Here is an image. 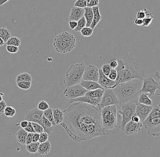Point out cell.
<instances>
[{"mask_svg":"<svg viewBox=\"0 0 160 157\" xmlns=\"http://www.w3.org/2000/svg\"><path fill=\"white\" fill-rule=\"evenodd\" d=\"M101 109L85 103H73L63 110L68 126L63 123L60 125L71 138L77 142L108 135V131L102 124Z\"/></svg>","mask_w":160,"mask_h":157,"instance_id":"obj_1","label":"cell"},{"mask_svg":"<svg viewBox=\"0 0 160 157\" xmlns=\"http://www.w3.org/2000/svg\"><path fill=\"white\" fill-rule=\"evenodd\" d=\"M130 49L127 46H115L110 50L104 59V63L109 64L111 69L116 70L117 78L113 89L118 84L133 79L142 80L145 72L130 55Z\"/></svg>","mask_w":160,"mask_h":157,"instance_id":"obj_2","label":"cell"},{"mask_svg":"<svg viewBox=\"0 0 160 157\" xmlns=\"http://www.w3.org/2000/svg\"><path fill=\"white\" fill-rule=\"evenodd\" d=\"M142 80L133 79L120 83L113 89L119 103H126L131 101L137 102L142 87Z\"/></svg>","mask_w":160,"mask_h":157,"instance_id":"obj_3","label":"cell"},{"mask_svg":"<svg viewBox=\"0 0 160 157\" xmlns=\"http://www.w3.org/2000/svg\"><path fill=\"white\" fill-rule=\"evenodd\" d=\"M142 125L149 135L159 137L160 135V106H153L147 118L142 122Z\"/></svg>","mask_w":160,"mask_h":157,"instance_id":"obj_4","label":"cell"},{"mask_svg":"<svg viewBox=\"0 0 160 157\" xmlns=\"http://www.w3.org/2000/svg\"><path fill=\"white\" fill-rule=\"evenodd\" d=\"M86 65L83 62L72 64L67 70L63 83L66 87L80 84L82 80V76Z\"/></svg>","mask_w":160,"mask_h":157,"instance_id":"obj_5","label":"cell"},{"mask_svg":"<svg viewBox=\"0 0 160 157\" xmlns=\"http://www.w3.org/2000/svg\"><path fill=\"white\" fill-rule=\"evenodd\" d=\"M117 105H110L102 108V124L106 130H111L117 127Z\"/></svg>","mask_w":160,"mask_h":157,"instance_id":"obj_6","label":"cell"},{"mask_svg":"<svg viewBox=\"0 0 160 157\" xmlns=\"http://www.w3.org/2000/svg\"><path fill=\"white\" fill-rule=\"evenodd\" d=\"M136 101H131L126 103H119L120 109L118 112L121 120L120 129L124 131L125 125L131 121L132 117L135 114Z\"/></svg>","mask_w":160,"mask_h":157,"instance_id":"obj_7","label":"cell"},{"mask_svg":"<svg viewBox=\"0 0 160 157\" xmlns=\"http://www.w3.org/2000/svg\"><path fill=\"white\" fill-rule=\"evenodd\" d=\"M159 89V83L154 79L153 74H150L142 79V87L140 92L147 93L151 97L154 96L156 91Z\"/></svg>","mask_w":160,"mask_h":157,"instance_id":"obj_8","label":"cell"},{"mask_svg":"<svg viewBox=\"0 0 160 157\" xmlns=\"http://www.w3.org/2000/svg\"><path fill=\"white\" fill-rule=\"evenodd\" d=\"M119 103V101L113 91V89H105L101 100L97 108L102 109L103 108L118 104Z\"/></svg>","mask_w":160,"mask_h":157,"instance_id":"obj_9","label":"cell"},{"mask_svg":"<svg viewBox=\"0 0 160 157\" xmlns=\"http://www.w3.org/2000/svg\"><path fill=\"white\" fill-rule=\"evenodd\" d=\"M87 91H88L82 87L80 84H78L66 87L64 91L63 94L69 100L73 99L84 96Z\"/></svg>","mask_w":160,"mask_h":157,"instance_id":"obj_10","label":"cell"},{"mask_svg":"<svg viewBox=\"0 0 160 157\" xmlns=\"http://www.w3.org/2000/svg\"><path fill=\"white\" fill-rule=\"evenodd\" d=\"M99 69L93 65H89L85 67L82 80L97 82L99 78Z\"/></svg>","mask_w":160,"mask_h":157,"instance_id":"obj_11","label":"cell"},{"mask_svg":"<svg viewBox=\"0 0 160 157\" xmlns=\"http://www.w3.org/2000/svg\"><path fill=\"white\" fill-rule=\"evenodd\" d=\"M43 112L37 108L27 111L25 114V120L28 122H34L40 125L43 116Z\"/></svg>","mask_w":160,"mask_h":157,"instance_id":"obj_12","label":"cell"},{"mask_svg":"<svg viewBox=\"0 0 160 157\" xmlns=\"http://www.w3.org/2000/svg\"><path fill=\"white\" fill-rule=\"evenodd\" d=\"M153 106L145 105L136 102L135 114L140 118L141 122L142 123L150 114L153 108Z\"/></svg>","mask_w":160,"mask_h":157,"instance_id":"obj_13","label":"cell"},{"mask_svg":"<svg viewBox=\"0 0 160 157\" xmlns=\"http://www.w3.org/2000/svg\"><path fill=\"white\" fill-rule=\"evenodd\" d=\"M53 47L55 50L59 53L66 54L72 51L74 48L67 44L63 42L55 36L53 42Z\"/></svg>","mask_w":160,"mask_h":157,"instance_id":"obj_14","label":"cell"},{"mask_svg":"<svg viewBox=\"0 0 160 157\" xmlns=\"http://www.w3.org/2000/svg\"><path fill=\"white\" fill-rule=\"evenodd\" d=\"M142 127L141 122L135 123L131 121L125 125L123 131L128 136L134 135L139 133Z\"/></svg>","mask_w":160,"mask_h":157,"instance_id":"obj_15","label":"cell"},{"mask_svg":"<svg viewBox=\"0 0 160 157\" xmlns=\"http://www.w3.org/2000/svg\"><path fill=\"white\" fill-rule=\"evenodd\" d=\"M99 78L97 82L104 89H112L115 85V81L110 80L102 72L101 69H99Z\"/></svg>","mask_w":160,"mask_h":157,"instance_id":"obj_16","label":"cell"},{"mask_svg":"<svg viewBox=\"0 0 160 157\" xmlns=\"http://www.w3.org/2000/svg\"><path fill=\"white\" fill-rule=\"evenodd\" d=\"M58 38L65 43L75 48L76 45V39L72 34L68 32H64L56 36Z\"/></svg>","mask_w":160,"mask_h":157,"instance_id":"obj_17","label":"cell"},{"mask_svg":"<svg viewBox=\"0 0 160 157\" xmlns=\"http://www.w3.org/2000/svg\"><path fill=\"white\" fill-rule=\"evenodd\" d=\"M84 9L74 6L71 10L70 14L69 16V21L77 22L84 16Z\"/></svg>","mask_w":160,"mask_h":157,"instance_id":"obj_18","label":"cell"},{"mask_svg":"<svg viewBox=\"0 0 160 157\" xmlns=\"http://www.w3.org/2000/svg\"><path fill=\"white\" fill-rule=\"evenodd\" d=\"M80 84L87 91H94L98 89H103L97 82L95 81L82 80Z\"/></svg>","mask_w":160,"mask_h":157,"instance_id":"obj_19","label":"cell"},{"mask_svg":"<svg viewBox=\"0 0 160 157\" xmlns=\"http://www.w3.org/2000/svg\"><path fill=\"white\" fill-rule=\"evenodd\" d=\"M93 22L91 23L90 28L93 30L96 28L97 25L98 24L100 21L102 20V16L100 12L99 8L98 6L93 7Z\"/></svg>","mask_w":160,"mask_h":157,"instance_id":"obj_20","label":"cell"},{"mask_svg":"<svg viewBox=\"0 0 160 157\" xmlns=\"http://www.w3.org/2000/svg\"><path fill=\"white\" fill-rule=\"evenodd\" d=\"M51 144L49 141L40 143L37 153L41 155H45L51 151Z\"/></svg>","mask_w":160,"mask_h":157,"instance_id":"obj_21","label":"cell"},{"mask_svg":"<svg viewBox=\"0 0 160 157\" xmlns=\"http://www.w3.org/2000/svg\"><path fill=\"white\" fill-rule=\"evenodd\" d=\"M53 120L57 125H60L64 119V114L63 110L59 108L52 109Z\"/></svg>","mask_w":160,"mask_h":157,"instance_id":"obj_22","label":"cell"},{"mask_svg":"<svg viewBox=\"0 0 160 157\" xmlns=\"http://www.w3.org/2000/svg\"><path fill=\"white\" fill-rule=\"evenodd\" d=\"M137 102L145 105L153 106V100L147 93H141L139 96Z\"/></svg>","mask_w":160,"mask_h":157,"instance_id":"obj_23","label":"cell"},{"mask_svg":"<svg viewBox=\"0 0 160 157\" xmlns=\"http://www.w3.org/2000/svg\"><path fill=\"white\" fill-rule=\"evenodd\" d=\"M40 125L43 127L45 132H46L49 135L51 134L53 130V126L51 122L46 119L43 115Z\"/></svg>","mask_w":160,"mask_h":157,"instance_id":"obj_24","label":"cell"},{"mask_svg":"<svg viewBox=\"0 0 160 157\" xmlns=\"http://www.w3.org/2000/svg\"><path fill=\"white\" fill-rule=\"evenodd\" d=\"M84 16L87 22L86 27H90L91 23L93 22V8L86 7L84 8Z\"/></svg>","mask_w":160,"mask_h":157,"instance_id":"obj_25","label":"cell"},{"mask_svg":"<svg viewBox=\"0 0 160 157\" xmlns=\"http://www.w3.org/2000/svg\"><path fill=\"white\" fill-rule=\"evenodd\" d=\"M28 134V133L24 129H20L16 134V140L21 144H26V139Z\"/></svg>","mask_w":160,"mask_h":157,"instance_id":"obj_26","label":"cell"},{"mask_svg":"<svg viewBox=\"0 0 160 157\" xmlns=\"http://www.w3.org/2000/svg\"><path fill=\"white\" fill-rule=\"evenodd\" d=\"M11 36V33L8 29L5 28H0V37L4 40L5 43H6Z\"/></svg>","mask_w":160,"mask_h":157,"instance_id":"obj_27","label":"cell"},{"mask_svg":"<svg viewBox=\"0 0 160 157\" xmlns=\"http://www.w3.org/2000/svg\"><path fill=\"white\" fill-rule=\"evenodd\" d=\"M15 81L16 82L19 81H28L32 82V77L29 73H22L16 76Z\"/></svg>","mask_w":160,"mask_h":157,"instance_id":"obj_28","label":"cell"},{"mask_svg":"<svg viewBox=\"0 0 160 157\" xmlns=\"http://www.w3.org/2000/svg\"><path fill=\"white\" fill-rule=\"evenodd\" d=\"M43 115L52 124L53 126L56 125V124L54 122L53 120V112H52V108H49L48 109H46L43 112Z\"/></svg>","mask_w":160,"mask_h":157,"instance_id":"obj_29","label":"cell"},{"mask_svg":"<svg viewBox=\"0 0 160 157\" xmlns=\"http://www.w3.org/2000/svg\"><path fill=\"white\" fill-rule=\"evenodd\" d=\"M40 143L39 142H32L26 146V150L31 154H35L37 153Z\"/></svg>","mask_w":160,"mask_h":157,"instance_id":"obj_30","label":"cell"},{"mask_svg":"<svg viewBox=\"0 0 160 157\" xmlns=\"http://www.w3.org/2000/svg\"><path fill=\"white\" fill-rule=\"evenodd\" d=\"M6 45H12L19 47L21 43V40L16 36H11L6 42Z\"/></svg>","mask_w":160,"mask_h":157,"instance_id":"obj_31","label":"cell"},{"mask_svg":"<svg viewBox=\"0 0 160 157\" xmlns=\"http://www.w3.org/2000/svg\"><path fill=\"white\" fill-rule=\"evenodd\" d=\"M77 22V27L75 29V32H80L81 29L84 28V27H86L87 22H86V19H85V17L84 16L82 18H80V20H78Z\"/></svg>","mask_w":160,"mask_h":157,"instance_id":"obj_32","label":"cell"},{"mask_svg":"<svg viewBox=\"0 0 160 157\" xmlns=\"http://www.w3.org/2000/svg\"><path fill=\"white\" fill-rule=\"evenodd\" d=\"M16 83V85L19 88L24 90H28L32 85V82L28 81H19Z\"/></svg>","mask_w":160,"mask_h":157,"instance_id":"obj_33","label":"cell"},{"mask_svg":"<svg viewBox=\"0 0 160 157\" xmlns=\"http://www.w3.org/2000/svg\"><path fill=\"white\" fill-rule=\"evenodd\" d=\"M80 32L83 36L89 37L93 34V30L90 27H85L80 30Z\"/></svg>","mask_w":160,"mask_h":157,"instance_id":"obj_34","label":"cell"},{"mask_svg":"<svg viewBox=\"0 0 160 157\" xmlns=\"http://www.w3.org/2000/svg\"><path fill=\"white\" fill-rule=\"evenodd\" d=\"M15 109L11 106H8L6 107L4 110V114L7 117H12L15 115Z\"/></svg>","mask_w":160,"mask_h":157,"instance_id":"obj_35","label":"cell"},{"mask_svg":"<svg viewBox=\"0 0 160 157\" xmlns=\"http://www.w3.org/2000/svg\"><path fill=\"white\" fill-rule=\"evenodd\" d=\"M50 107H49V105L48 103L45 101L42 100L38 104L37 108L39 109L40 110L44 111L46 110V109H48Z\"/></svg>","mask_w":160,"mask_h":157,"instance_id":"obj_36","label":"cell"},{"mask_svg":"<svg viewBox=\"0 0 160 157\" xmlns=\"http://www.w3.org/2000/svg\"><path fill=\"white\" fill-rule=\"evenodd\" d=\"M32 124L34 130L36 133L40 134L44 132V130L41 125L34 122H32Z\"/></svg>","mask_w":160,"mask_h":157,"instance_id":"obj_37","label":"cell"},{"mask_svg":"<svg viewBox=\"0 0 160 157\" xmlns=\"http://www.w3.org/2000/svg\"><path fill=\"white\" fill-rule=\"evenodd\" d=\"M101 69L104 74H105L106 76H108L111 69L108 64L104 63Z\"/></svg>","mask_w":160,"mask_h":157,"instance_id":"obj_38","label":"cell"},{"mask_svg":"<svg viewBox=\"0 0 160 157\" xmlns=\"http://www.w3.org/2000/svg\"><path fill=\"white\" fill-rule=\"evenodd\" d=\"M74 6L75 7L84 9V8L87 7V4L85 0H76Z\"/></svg>","mask_w":160,"mask_h":157,"instance_id":"obj_39","label":"cell"},{"mask_svg":"<svg viewBox=\"0 0 160 157\" xmlns=\"http://www.w3.org/2000/svg\"><path fill=\"white\" fill-rule=\"evenodd\" d=\"M153 19H154V16L153 15L150 16H146L144 19H143V27H147L150 26V24L153 22Z\"/></svg>","mask_w":160,"mask_h":157,"instance_id":"obj_40","label":"cell"},{"mask_svg":"<svg viewBox=\"0 0 160 157\" xmlns=\"http://www.w3.org/2000/svg\"><path fill=\"white\" fill-rule=\"evenodd\" d=\"M6 49L9 53H11V54H15V53H17L18 50H19L18 47L12 45H6Z\"/></svg>","mask_w":160,"mask_h":157,"instance_id":"obj_41","label":"cell"},{"mask_svg":"<svg viewBox=\"0 0 160 157\" xmlns=\"http://www.w3.org/2000/svg\"><path fill=\"white\" fill-rule=\"evenodd\" d=\"M48 137H49V135L46 132H44L41 133L40 134L38 142L40 143L45 142L48 140Z\"/></svg>","mask_w":160,"mask_h":157,"instance_id":"obj_42","label":"cell"},{"mask_svg":"<svg viewBox=\"0 0 160 157\" xmlns=\"http://www.w3.org/2000/svg\"><path fill=\"white\" fill-rule=\"evenodd\" d=\"M117 73L116 70L114 69H111L109 75H108L107 77L110 79V80H113V81H116V78H117Z\"/></svg>","mask_w":160,"mask_h":157,"instance_id":"obj_43","label":"cell"},{"mask_svg":"<svg viewBox=\"0 0 160 157\" xmlns=\"http://www.w3.org/2000/svg\"><path fill=\"white\" fill-rule=\"evenodd\" d=\"M6 103L4 100L0 102V116L4 114V110L6 107Z\"/></svg>","mask_w":160,"mask_h":157,"instance_id":"obj_44","label":"cell"},{"mask_svg":"<svg viewBox=\"0 0 160 157\" xmlns=\"http://www.w3.org/2000/svg\"><path fill=\"white\" fill-rule=\"evenodd\" d=\"M146 17V14L144 9L139 11L136 13V18L143 19Z\"/></svg>","mask_w":160,"mask_h":157,"instance_id":"obj_45","label":"cell"},{"mask_svg":"<svg viewBox=\"0 0 160 157\" xmlns=\"http://www.w3.org/2000/svg\"><path fill=\"white\" fill-rule=\"evenodd\" d=\"M24 129L28 133H35L31 122H28V126H27V127Z\"/></svg>","mask_w":160,"mask_h":157,"instance_id":"obj_46","label":"cell"},{"mask_svg":"<svg viewBox=\"0 0 160 157\" xmlns=\"http://www.w3.org/2000/svg\"><path fill=\"white\" fill-rule=\"evenodd\" d=\"M99 3V0H90L87 6L89 7H93L98 6Z\"/></svg>","mask_w":160,"mask_h":157,"instance_id":"obj_47","label":"cell"},{"mask_svg":"<svg viewBox=\"0 0 160 157\" xmlns=\"http://www.w3.org/2000/svg\"><path fill=\"white\" fill-rule=\"evenodd\" d=\"M33 133H28V136H27V139H26V145L30 144L32 142V136L33 135Z\"/></svg>","mask_w":160,"mask_h":157,"instance_id":"obj_48","label":"cell"},{"mask_svg":"<svg viewBox=\"0 0 160 157\" xmlns=\"http://www.w3.org/2000/svg\"><path fill=\"white\" fill-rule=\"evenodd\" d=\"M69 26L71 30H75L77 27V22L75 21H70L68 22Z\"/></svg>","mask_w":160,"mask_h":157,"instance_id":"obj_49","label":"cell"},{"mask_svg":"<svg viewBox=\"0 0 160 157\" xmlns=\"http://www.w3.org/2000/svg\"><path fill=\"white\" fill-rule=\"evenodd\" d=\"M134 23L136 26H142L143 27V19H139V18H136L135 19L134 21Z\"/></svg>","mask_w":160,"mask_h":157,"instance_id":"obj_50","label":"cell"},{"mask_svg":"<svg viewBox=\"0 0 160 157\" xmlns=\"http://www.w3.org/2000/svg\"><path fill=\"white\" fill-rule=\"evenodd\" d=\"M39 135L40 134L36 133H34L32 136V142H38L39 138Z\"/></svg>","mask_w":160,"mask_h":157,"instance_id":"obj_51","label":"cell"},{"mask_svg":"<svg viewBox=\"0 0 160 157\" xmlns=\"http://www.w3.org/2000/svg\"><path fill=\"white\" fill-rule=\"evenodd\" d=\"M131 121H132L135 122V123H139V122H141L140 118H139L138 116L136 115V114H134V115L132 117Z\"/></svg>","mask_w":160,"mask_h":157,"instance_id":"obj_52","label":"cell"},{"mask_svg":"<svg viewBox=\"0 0 160 157\" xmlns=\"http://www.w3.org/2000/svg\"><path fill=\"white\" fill-rule=\"evenodd\" d=\"M28 124V121L25 120V121H22V122H20V125L21 126V127H22V129H25V128L27 127Z\"/></svg>","mask_w":160,"mask_h":157,"instance_id":"obj_53","label":"cell"},{"mask_svg":"<svg viewBox=\"0 0 160 157\" xmlns=\"http://www.w3.org/2000/svg\"><path fill=\"white\" fill-rule=\"evenodd\" d=\"M9 0H0V6L6 3Z\"/></svg>","mask_w":160,"mask_h":157,"instance_id":"obj_54","label":"cell"},{"mask_svg":"<svg viewBox=\"0 0 160 157\" xmlns=\"http://www.w3.org/2000/svg\"><path fill=\"white\" fill-rule=\"evenodd\" d=\"M5 42L4 41V40L0 37V46H3V45H4Z\"/></svg>","mask_w":160,"mask_h":157,"instance_id":"obj_55","label":"cell"},{"mask_svg":"<svg viewBox=\"0 0 160 157\" xmlns=\"http://www.w3.org/2000/svg\"><path fill=\"white\" fill-rule=\"evenodd\" d=\"M4 94L2 93H0V102L2 101L3 100V96Z\"/></svg>","mask_w":160,"mask_h":157,"instance_id":"obj_56","label":"cell"},{"mask_svg":"<svg viewBox=\"0 0 160 157\" xmlns=\"http://www.w3.org/2000/svg\"><path fill=\"white\" fill-rule=\"evenodd\" d=\"M85 1H86L87 5H88V4L89 3V2H90V0H85Z\"/></svg>","mask_w":160,"mask_h":157,"instance_id":"obj_57","label":"cell"}]
</instances>
